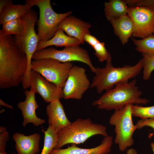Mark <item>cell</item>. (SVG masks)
<instances>
[{
	"label": "cell",
	"mask_w": 154,
	"mask_h": 154,
	"mask_svg": "<svg viewBox=\"0 0 154 154\" xmlns=\"http://www.w3.org/2000/svg\"><path fill=\"white\" fill-rule=\"evenodd\" d=\"M12 35L0 34V88L17 87L22 83L27 67L25 53L16 45Z\"/></svg>",
	"instance_id": "6da1fadb"
},
{
	"label": "cell",
	"mask_w": 154,
	"mask_h": 154,
	"mask_svg": "<svg viewBox=\"0 0 154 154\" xmlns=\"http://www.w3.org/2000/svg\"><path fill=\"white\" fill-rule=\"evenodd\" d=\"M137 81L119 83L106 91L98 99L92 103L98 109L107 110L119 109L127 104H145L148 99L141 97L142 92L136 86Z\"/></svg>",
	"instance_id": "7a4b0ae2"
},
{
	"label": "cell",
	"mask_w": 154,
	"mask_h": 154,
	"mask_svg": "<svg viewBox=\"0 0 154 154\" xmlns=\"http://www.w3.org/2000/svg\"><path fill=\"white\" fill-rule=\"evenodd\" d=\"M143 67L142 58L135 65L122 67H114L112 60L106 61L105 67L96 68L90 88H96L97 93L101 94L113 88L117 84L128 82L140 73Z\"/></svg>",
	"instance_id": "3957f363"
},
{
	"label": "cell",
	"mask_w": 154,
	"mask_h": 154,
	"mask_svg": "<svg viewBox=\"0 0 154 154\" xmlns=\"http://www.w3.org/2000/svg\"><path fill=\"white\" fill-rule=\"evenodd\" d=\"M98 135L108 136L106 127L93 122L90 118H78L57 132L58 142L55 149H61L69 144L83 143L90 137Z\"/></svg>",
	"instance_id": "277c9868"
},
{
	"label": "cell",
	"mask_w": 154,
	"mask_h": 154,
	"mask_svg": "<svg viewBox=\"0 0 154 154\" xmlns=\"http://www.w3.org/2000/svg\"><path fill=\"white\" fill-rule=\"evenodd\" d=\"M25 3L31 7L37 6L39 8L37 34L39 42L51 38L58 29L62 21L72 13L71 11L63 13H56L52 8L50 0H27Z\"/></svg>",
	"instance_id": "5b68a950"
},
{
	"label": "cell",
	"mask_w": 154,
	"mask_h": 154,
	"mask_svg": "<svg viewBox=\"0 0 154 154\" xmlns=\"http://www.w3.org/2000/svg\"><path fill=\"white\" fill-rule=\"evenodd\" d=\"M37 16L36 12L31 8L22 18L26 25L24 33L21 35L14 36V37L15 44L21 50L25 53L27 57V69L22 83L23 86L26 88L30 86L32 59L34 54L36 51L39 42L35 28Z\"/></svg>",
	"instance_id": "8992f818"
},
{
	"label": "cell",
	"mask_w": 154,
	"mask_h": 154,
	"mask_svg": "<svg viewBox=\"0 0 154 154\" xmlns=\"http://www.w3.org/2000/svg\"><path fill=\"white\" fill-rule=\"evenodd\" d=\"M132 105L128 104L114 110L109 121L110 125L115 126L114 142L121 152L125 151L134 143L133 135L137 129L132 119Z\"/></svg>",
	"instance_id": "52a82bcc"
},
{
	"label": "cell",
	"mask_w": 154,
	"mask_h": 154,
	"mask_svg": "<svg viewBox=\"0 0 154 154\" xmlns=\"http://www.w3.org/2000/svg\"><path fill=\"white\" fill-rule=\"evenodd\" d=\"M73 66L71 62H62L46 58L32 60L31 68L32 70L38 72L50 82L63 88Z\"/></svg>",
	"instance_id": "ba28073f"
},
{
	"label": "cell",
	"mask_w": 154,
	"mask_h": 154,
	"mask_svg": "<svg viewBox=\"0 0 154 154\" xmlns=\"http://www.w3.org/2000/svg\"><path fill=\"white\" fill-rule=\"evenodd\" d=\"M46 58L53 59L62 62L80 61L86 64L92 72L95 73L96 70L88 52L79 45L66 47L61 50L53 47L44 49L36 51L32 59L38 60Z\"/></svg>",
	"instance_id": "9c48e42d"
},
{
	"label": "cell",
	"mask_w": 154,
	"mask_h": 154,
	"mask_svg": "<svg viewBox=\"0 0 154 154\" xmlns=\"http://www.w3.org/2000/svg\"><path fill=\"white\" fill-rule=\"evenodd\" d=\"M85 69L73 66L71 68L62 88L63 98L65 99H81L91 84L86 73Z\"/></svg>",
	"instance_id": "30bf717a"
},
{
	"label": "cell",
	"mask_w": 154,
	"mask_h": 154,
	"mask_svg": "<svg viewBox=\"0 0 154 154\" xmlns=\"http://www.w3.org/2000/svg\"><path fill=\"white\" fill-rule=\"evenodd\" d=\"M127 15L133 24L132 35L142 39L152 35L154 29V10L144 6L128 8Z\"/></svg>",
	"instance_id": "8fae6325"
},
{
	"label": "cell",
	"mask_w": 154,
	"mask_h": 154,
	"mask_svg": "<svg viewBox=\"0 0 154 154\" xmlns=\"http://www.w3.org/2000/svg\"><path fill=\"white\" fill-rule=\"evenodd\" d=\"M31 88L40 94L46 103L63 98L62 88L47 80L38 72L32 70L30 76Z\"/></svg>",
	"instance_id": "7c38bea8"
},
{
	"label": "cell",
	"mask_w": 154,
	"mask_h": 154,
	"mask_svg": "<svg viewBox=\"0 0 154 154\" xmlns=\"http://www.w3.org/2000/svg\"><path fill=\"white\" fill-rule=\"evenodd\" d=\"M25 100L17 104V107L20 110L23 118L22 124L24 127L27 124L32 123L35 126H38L45 123L46 120L38 117L36 114V110L39 106L35 99L36 93L31 88L29 90L24 92Z\"/></svg>",
	"instance_id": "4fadbf2b"
},
{
	"label": "cell",
	"mask_w": 154,
	"mask_h": 154,
	"mask_svg": "<svg viewBox=\"0 0 154 154\" xmlns=\"http://www.w3.org/2000/svg\"><path fill=\"white\" fill-rule=\"evenodd\" d=\"M91 27L90 23L71 15L62 21L58 28L65 32L67 35L77 39L81 44H84V36L86 34L90 33V29Z\"/></svg>",
	"instance_id": "5bb4252c"
},
{
	"label": "cell",
	"mask_w": 154,
	"mask_h": 154,
	"mask_svg": "<svg viewBox=\"0 0 154 154\" xmlns=\"http://www.w3.org/2000/svg\"><path fill=\"white\" fill-rule=\"evenodd\" d=\"M113 138L108 135L104 137L100 145L93 148H84L71 144L65 149H54L50 154H108L111 151Z\"/></svg>",
	"instance_id": "9a60e30c"
},
{
	"label": "cell",
	"mask_w": 154,
	"mask_h": 154,
	"mask_svg": "<svg viewBox=\"0 0 154 154\" xmlns=\"http://www.w3.org/2000/svg\"><path fill=\"white\" fill-rule=\"evenodd\" d=\"M46 112L48 126L53 128L57 132L69 126L71 123L66 117L60 100L49 103L46 107Z\"/></svg>",
	"instance_id": "2e32d148"
},
{
	"label": "cell",
	"mask_w": 154,
	"mask_h": 154,
	"mask_svg": "<svg viewBox=\"0 0 154 154\" xmlns=\"http://www.w3.org/2000/svg\"><path fill=\"white\" fill-rule=\"evenodd\" d=\"M12 138L18 154H37L40 151V135L35 133L29 135L19 132L14 133Z\"/></svg>",
	"instance_id": "e0dca14e"
},
{
	"label": "cell",
	"mask_w": 154,
	"mask_h": 154,
	"mask_svg": "<svg viewBox=\"0 0 154 154\" xmlns=\"http://www.w3.org/2000/svg\"><path fill=\"white\" fill-rule=\"evenodd\" d=\"M110 22L115 34L118 37L122 44H125L133 32V24L131 18L127 14Z\"/></svg>",
	"instance_id": "ac0fdd59"
},
{
	"label": "cell",
	"mask_w": 154,
	"mask_h": 154,
	"mask_svg": "<svg viewBox=\"0 0 154 154\" xmlns=\"http://www.w3.org/2000/svg\"><path fill=\"white\" fill-rule=\"evenodd\" d=\"M62 29H58L51 38L47 41L39 42L36 51L51 46L66 47L78 46L81 44L78 39L66 35Z\"/></svg>",
	"instance_id": "d6986e66"
},
{
	"label": "cell",
	"mask_w": 154,
	"mask_h": 154,
	"mask_svg": "<svg viewBox=\"0 0 154 154\" xmlns=\"http://www.w3.org/2000/svg\"><path fill=\"white\" fill-rule=\"evenodd\" d=\"M28 4L15 5L13 3L6 6L0 13V24L22 18L31 8Z\"/></svg>",
	"instance_id": "ffe728a7"
},
{
	"label": "cell",
	"mask_w": 154,
	"mask_h": 154,
	"mask_svg": "<svg viewBox=\"0 0 154 154\" xmlns=\"http://www.w3.org/2000/svg\"><path fill=\"white\" fill-rule=\"evenodd\" d=\"M104 6L105 16L110 22L127 14L128 8L124 0H110L108 2H105Z\"/></svg>",
	"instance_id": "44dd1931"
},
{
	"label": "cell",
	"mask_w": 154,
	"mask_h": 154,
	"mask_svg": "<svg viewBox=\"0 0 154 154\" xmlns=\"http://www.w3.org/2000/svg\"><path fill=\"white\" fill-rule=\"evenodd\" d=\"M2 26L0 34L4 36H21L24 33L26 29L25 23L22 18L9 21L3 25Z\"/></svg>",
	"instance_id": "7402d4cb"
},
{
	"label": "cell",
	"mask_w": 154,
	"mask_h": 154,
	"mask_svg": "<svg viewBox=\"0 0 154 154\" xmlns=\"http://www.w3.org/2000/svg\"><path fill=\"white\" fill-rule=\"evenodd\" d=\"M44 134L43 146L40 154H50L56 148L58 144L57 132L48 126L46 131L42 129Z\"/></svg>",
	"instance_id": "603a6c76"
},
{
	"label": "cell",
	"mask_w": 154,
	"mask_h": 154,
	"mask_svg": "<svg viewBox=\"0 0 154 154\" xmlns=\"http://www.w3.org/2000/svg\"><path fill=\"white\" fill-rule=\"evenodd\" d=\"M135 49L141 54L154 53V35H151L141 40L132 38Z\"/></svg>",
	"instance_id": "cb8c5ba5"
},
{
	"label": "cell",
	"mask_w": 154,
	"mask_h": 154,
	"mask_svg": "<svg viewBox=\"0 0 154 154\" xmlns=\"http://www.w3.org/2000/svg\"><path fill=\"white\" fill-rule=\"evenodd\" d=\"M143 62V78L145 80H149L154 70V53L141 54Z\"/></svg>",
	"instance_id": "d4e9b609"
},
{
	"label": "cell",
	"mask_w": 154,
	"mask_h": 154,
	"mask_svg": "<svg viewBox=\"0 0 154 154\" xmlns=\"http://www.w3.org/2000/svg\"><path fill=\"white\" fill-rule=\"evenodd\" d=\"M133 116L141 119H154V106L143 107L137 104L132 106Z\"/></svg>",
	"instance_id": "484cf974"
},
{
	"label": "cell",
	"mask_w": 154,
	"mask_h": 154,
	"mask_svg": "<svg viewBox=\"0 0 154 154\" xmlns=\"http://www.w3.org/2000/svg\"><path fill=\"white\" fill-rule=\"evenodd\" d=\"M92 48L95 51L94 54L100 62L112 60L111 54L106 48L104 42L100 41Z\"/></svg>",
	"instance_id": "4316f807"
},
{
	"label": "cell",
	"mask_w": 154,
	"mask_h": 154,
	"mask_svg": "<svg viewBox=\"0 0 154 154\" xmlns=\"http://www.w3.org/2000/svg\"><path fill=\"white\" fill-rule=\"evenodd\" d=\"M137 129H139L145 126H148L154 130V119H141L138 120L135 125ZM154 134V132L150 133L149 137L151 138Z\"/></svg>",
	"instance_id": "83f0119b"
},
{
	"label": "cell",
	"mask_w": 154,
	"mask_h": 154,
	"mask_svg": "<svg viewBox=\"0 0 154 154\" xmlns=\"http://www.w3.org/2000/svg\"><path fill=\"white\" fill-rule=\"evenodd\" d=\"M9 139V133L7 130L0 133V151H5L7 143Z\"/></svg>",
	"instance_id": "f1b7e54d"
},
{
	"label": "cell",
	"mask_w": 154,
	"mask_h": 154,
	"mask_svg": "<svg viewBox=\"0 0 154 154\" xmlns=\"http://www.w3.org/2000/svg\"><path fill=\"white\" fill-rule=\"evenodd\" d=\"M136 6L145 7L154 10V0H135Z\"/></svg>",
	"instance_id": "f546056e"
},
{
	"label": "cell",
	"mask_w": 154,
	"mask_h": 154,
	"mask_svg": "<svg viewBox=\"0 0 154 154\" xmlns=\"http://www.w3.org/2000/svg\"><path fill=\"white\" fill-rule=\"evenodd\" d=\"M84 41L87 42L92 47H93L100 41L90 33L85 34L84 37Z\"/></svg>",
	"instance_id": "4dcf8cb0"
},
{
	"label": "cell",
	"mask_w": 154,
	"mask_h": 154,
	"mask_svg": "<svg viewBox=\"0 0 154 154\" xmlns=\"http://www.w3.org/2000/svg\"><path fill=\"white\" fill-rule=\"evenodd\" d=\"M13 3V1L11 0H0V13L7 5Z\"/></svg>",
	"instance_id": "1f68e13d"
},
{
	"label": "cell",
	"mask_w": 154,
	"mask_h": 154,
	"mask_svg": "<svg viewBox=\"0 0 154 154\" xmlns=\"http://www.w3.org/2000/svg\"><path fill=\"white\" fill-rule=\"evenodd\" d=\"M126 154H138V153L136 150L131 148L127 149Z\"/></svg>",
	"instance_id": "d6a6232c"
},
{
	"label": "cell",
	"mask_w": 154,
	"mask_h": 154,
	"mask_svg": "<svg viewBox=\"0 0 154 154\" xmlns=\"http://www.w3.org/2000/svg\"><path fill=\"white\" fill-rule=\"evenodd\" d=\"M0 105L1 106H5L11 109H13V106H12L5 103L1 99H0Z\"/></svg>",
	"instance_id": "836d02e7"
},
{
	"label": "cell",
	"mask_w": 154,
	"mask_h": 154,
	"mask_svg": "<svg viewBox=\"0 0 154 154\" xmlns=\"http://www.w3.org/2000/svg\"><path fill=\"white\" fill-rule=\"evenodd\" d=\"M7 130L5 127L1 126L0 127V133L3 132Z\"/></svg>",
	"instance_id": "e575fe53"
},
{
	"label": "cell",
	"mask_w": 154,
	"mask_h": 154,
	"mask_svg": "<svg viewBox=\"0 0 154 154\" xmlns=\"http://www.w3.org/2000/svg\"><path fill=\"white\" fill-rule=\"evenodd\" d=\"M151 145L152 150L154 154V142H153L151 143Z\"/></svg>",
	"instance_id": "d590c367"
},
{
	"label": "cell",
	"mask_w": 154,
	"mask_h": 154,
	"mask_svg": "<svg viewBox=\"0 0 154 154\" xmlns=\"http://www.w3.org/2000/svg\"><path fill=\"white\" fill-rule=\"evenodd\" d=\"M0 154H7V153L5 151H0Z\"/></svg>",
	"instance_id": "8d00e7d4"
},
{
	"label": "cell",
	"mask_w": 154,
	"mask_h": 154,
	"mask_svg": "<svg viewBox=\"0 0 154 154\" xmlns=\"http://www.w3.org/2000/svg\"><path fill=\"white\" fill-rule=\"evenodd\" d=\"M153 35H154V30H153Z\"/></svg>",
	"instance_id": "74e56055"
},
{
	"label": "cell",
	"mask_w": 154,
	"mask_h": 154,
	"mask_svg": "<svg viewBox=\"0 0 154 154\" xmlns=\"http://www.w3.org/2000/svg\"><path fill=\"white\" fill-rule=\"evenodd\" d=\"M13 154H16L15 153H13Z\"/></svg>",
	"instance_id": "f35d334b"
}]
</instances>
